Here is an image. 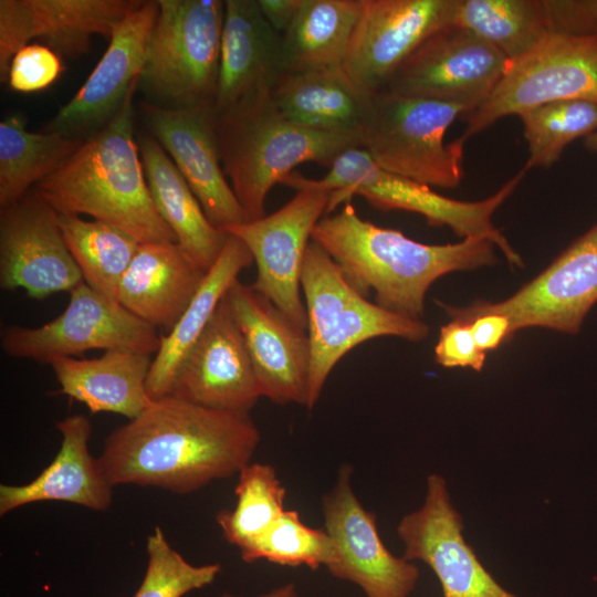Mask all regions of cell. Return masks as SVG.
Returning a JSON list of instances; mask_svg holds the SVG:
<instances>
[{"label": "cell", "instance_id": "obj_3", "mask_svg": "<svg viewBox=\"0 0 597 597\" xmlns=\"http://www.w3.org/2000/svg\"><path fill=\"white\" fill-rule=\"evenodd\" d=\"M134 88L115 116L32 189L59 214H87L139 243L177 242L148 188L134 137Z\"/></svg>", "mask_w": 597, "mask_h": 597}, {"label": "cell", "instance_id": "obj_30", "mask_svg": "<svg viewBox=\"0 0 597 597\" xmlns=\"http://www.w3.org/2000/svg\"><path fill=\"white\" fill-rule=\"evenodd\" d=\"M363 0H303L281 34L284 73L342 69Z\"/></svg>", "mask_w": 597, "mask_h": 597}, {"label": "cell", "instance_id": "obj_2", "mask_svg": "<svg viewBox=\"0 0 597 597\" xmlns=\"http://www.w3.org/2000/svg\"><path fill=\"white\" fill-rule=\"evenodd\" d=\"M312 241L327 252L360 294L373 292L379 306L416 320H421L427 291L440 276L496 262L495 245L488 239L418 242L362 219L350 201L316 223Z\"/></svg>", "mask_w": 597, "mask_h": 597}, {"label": "cell", "instance_id": "obj_41", "mask_svg": "<svg viewBox=\"0 0 597 597\" xmlns=\"http://www.w3.org/2000/svg\"><path fill=\"white\" fill-rule=\"evenodd\" d=\"M464 322L470 324L474 341L484 353L496 349L512 338L511 322L503 314L486 313Z\"/></svg>", "mask_w": 597, "mask_h": 597}, {"label": "cell", "instance_id": "obj_27", "mask_svg": "<svg viewBox=\"0 0 597 597\" xmlns=\"http://www.w3.org/2000/svg\"><path fill=\"white\" fill-rule=\"evenodd\" d=\"M371 97L343 67L284 73L271 92L274 105L289 121L334 134L362 135Z\"/></svg>", "mask_w": 597, "mask_h": 597}, {"label": "cell", "instance_id": "obj_20", "mask_svg": "<svg viewBox=\"0 0 597 597\" xmlns=\"http://www.w3.org/2000/svg\"><path fill=\"white\" fill-rule=\"evenodd\" d=\"M157 14V0H142L126 14L85 83L44 130L84 140L115 116L128 94L138 87Z\"/></svg>", "mask_w": 597, "mask_h": 597}, {"label": "cell", "instance_id": "obj_21", "mask_svg": "<svg viewBox=\"0 0 597 597\" xmlns=\"http://www.w3.org/2000/svg\"><path fill=\"white\" fill-rule=\"evenodd\" d=\"M147 126L181 172L208 220L224 232L250 221L222 168L213 107L142 105Z\"/></svg>", "mask_w": 597, "mask_h": 597}, {"label": "cell", "instance_id": "obj_32", "mask_svg": "<svg viewBox=\"0 0 597 597\" xmlns=\"http://www.w3.org/2000/svg\"><path fill=\"white\" fill-rule=\"evenodd\" d=\"M453 24L479 35L509 61L552 34L546 0H459Z\"/></svg>", "mask_w": 597, "mask_h": 597}, {"label": "cell", "instance_id": "obj_28", "mask_svg": "<svg viewBox=\"0 0 597 597\" xmlns=\"http://www.w3.org/2000/svg\"><path fill=\"white\" fill-rule=\"evenodd\" d=\"M148 188L177 243L207 272L218 260L228 234L211 224L171 158L153 136L138 143Z\"/></svg>", "mask_w": 597, "mask_h": 597}, {"label": "cell", "instance_id": "obj_6", "mask_svg": "<svg viewBox=\"0 0 597 597\" xmlns=\"http://www.w3.org/2000/svg\"><path fill=\"white\" fill-rule=\"evenodd\" d=\"M526 171L524 166L485 199L464 201L446 197L427 185L389 172L380 168L362 147H356L342 153L323 178H302L307 185L332 191L327 214L342 202H349L353 196H360L379 210H404L421 214L430 226L449 227L462 239H488L502 251L511 265L523 266L522 258L496 229L492 217L514 192Z\"/></svg>", "mask_w": 597, "mask_h": 597}, {"label": "cell", "instance_id": "obj_38", "mask_svg": "<svg viewBox=\"0 0 597 597\" xmlns=\"http://www.w3.org/2000/svg\"><path fill=\"white\" fill-rule=\"evenodd\" d=\"M62 69L60 55L52 49L29 43L12 57L7 82L15 92L33 93L51 85Z\"/></svg>", "mask_w": 597, "mask_h": 597}, {"label": "cell", "instance_id": "obj_29", "mask_svg": "<svg viewBox=\"0 0 597 597\" xmlns=\"http://www.w3.org/2000/svg\"><path fill=\"white\" fill-rule=\"evenodd\" d=\"M227 234L218 260L207 272L193 298L172 329L161 335L160 347L153 358L146 381L151 399L168 396L181 359L208 325L220 301L238 281L240 272L253 262L247 245L237 237Z\"/></svg>", "mask_w": 597, "mask_h": 597}, {"label": "cell", "instance_id": "obj_1", "mask_svg": "<svg viewBox=\"0 0 597 597\" xmlns=\"http://www.w3.org/2000/svg\"><path fill=\"white\" fill-rule=\"evenodd\" d=\"M260 441L250 413L166 396L153 399L137 418L113 430L97 460L113 486L135 484L188 494L238 474Z\"/></svg>", "mask_w": 597, "mask_h": 597}, {"label": "cell", "instance_id": "obj_16", "mask_svg": "<svg viewBox=\"0 0 597 597\" xmlns=\"http://www.w3.org/2000/svg\"><path fill=\"white\" fill-rule=\"evenodd\" d=\"M459 0H363L343 65L368 93L383 91L431 34L453 23Z\"/></svg>", "mask_w": 597, "mask_h": 597}, {"label": "cell", "instance_id": "obj_40", "mask_svg": "<svg viewBox=\"0 0 597 597\" xmlns=\"http://www.w3.org/2000/svg\"><path fill=\"white\" fill-rule=\"evenodd\" d=\"M546 3L552 34L597 35V0H546Z\"/></svg>", "mask_w": 597, "mask_h": 597}, {"label": "cell", "instance_id": "obj_22", "mask_svg": "<svg viewBox=\"0 0 597 597\" xmlns=\"http://www.w3.org/2000/svg\"><path fill=\"white\" fill-rule=\"evenodd\" d=\"M142 0H0V78L8 81L14 54L33 39L60 56L77 59L92 38L111 39Z\"/></svg>", "mask_w": 597, "mask_h": 597}, {"label": "cell", "instance_id": "obj_36", "mask_svg": "<svg viewBox=\"0 0 597 597\" xmlns=\"http://www.w3.org/2000/svg\"><path fill=\"white\" fill-rule=\"evenodd\" d=\"M248 564L260 559L281 566H306L312 570L327 567L334 556L333 542L324 528L304 524L300 513L285 510L254 543L240 551Z\"/></svg>", "mask_w": 597, "mask_h": 597}, {"label": "cell", "instance_id": "obj_25", "mask_svg": "<svg viewBox=\"0 0 597 597\" xmlns=\"http://www.w3.org/2000/svg\"><path fill=\"white\" fill-rule=\"evenodd\" d=\"M203 270L177 242L139 243L123 275L117 302L137 317L168 332L201 283Z\"/></svg>", "mask_w": 597, "mask_h": 597}, {"label": "cell", "instance_id": "obj_17", "mask_svg": "<svg viewBox=\"0 0 597 597\" xmlns=\"http://www.w3.org/2000/svg\"><path fill=\"white\" fill-rule=\"evenodd\" d=\"M83 282L54 211L33 190L0 211V287L32 298Z\"/></svg>", "mask_w": 597, "mask_h": 597}, {"label": "cell", "instance_id": "obj_35", "mask_svg": "<svg viewBox=\"0 0 597 597\" xmlns=\"http://www.w3.org/2000/svg\"><path fill=\"white\" fill-rule=\"evenodd\" d=\"M527 143V169L548 168L565 148L597 129V104L584 100L558 101L519 115Z\"/></svg>", "mask_w": 597, "mask_h": 597}, {"label": "cell", "instance_id": "obj_24", "mask_svg": "<svg viewBox=\"0 0 597 597\" xmlns=\"http://www.w3.org/2000/svg\"><path fill=\"white\" fill-rule=\"evenodd\" d=\"M62 434L59 452L31 482L0 485V515L43 501H61L104 512L113 501V485L97 458L88 451L92 425L83 415H72L56 422Z\"/></svg>", "mask_w": 597, "mask_h": 597}, {"label": "cell", "instance_id": "obj_37", "mask_svg": "<svg viewBox=\"0 0 597 597\" xmlns=\"http://www.w3.org/2000/svg\"><path fill=\"white\" fill-rule=\"evenodd\" d=\"M146 552V572L133 597H182L212 584L222 568L220 563H189L170 545L159 526L147 536Z\"/></svg>", "mask_w": 597, "mask_h": 597}, {"label": "cell", "instance_id": "obj_4", "mask_svg": "<svg viewBox=\"0 0 597 597\" xmlns=\"http://www.w3.org/2000/svg\"><path fill=\"white\" fill-rule=\"evenodd\" d=\"M226 177L250 220L265 216L270 190L301 164L329 168L344 151L362 147V135L322 133L289 121L271 96L214 114Z\"/></svg>", "mask_w": 597, "mask_h": 597}, {"label": "cell", "instance_id": "obj_18", "mask_svg": "<svg viewBox=\"0 0 597 597\" xmlns=\"http://www.w3.org/2000/svg\"><path fill=\"white\" fill-rule=\"evenodd\" d=\"M227 298L262 397L276 405L306 407L311 362L306 328L239 280L229 289Z\"/></svg>", "mask_w": 597, "mask_h": 597}, {"label": "cell", "instance_id": "obj_44", "mask_svg": "<svg viewBox=\"0 0 597 597\" xmlns=\"http://www.w3.org/2000/svg\"><path fill=\"white\" fill-rule=\"evenodd\" d=\"M585 146L591 150L597 153V129L585 137Z\"/></svg>", "mask_w": 597, "mask_h": 597}, {"label": "cell", "instance_id": "obj_23", "mask_svg": "<svg viewBox=\"0 0 597 597\" xmlns=\"http://www.w3.org/2000/svg\"><path fill=\"white\" fill-rule=\"evenodd\" d=\"M283 74L282 40L256 0H226L214 114L271 96Z\"/></svg>", "mask_w": 597, "mask_h": 597}, {"label": "cell", "instance_id": "obj_39", "mask_svg": "<svg viewBox=\"0 0 597 597\" xmlns=\"http://www.w3.org/2000/svg\"><path fill=\"white\" fill-rule=\"evenodd\" d=\"M436 362L446 368H471L481 371L486 359L472 335L468 322L452 318L441 326L434 346Z\"/></svg>", "mask_w": 597, "mask_h": 597}, {"label": "cell", "instance_id": "obj_5", "mask_svg": "<svg viewBox=\"0 0 597 597\" xmlns=\"http://www.w3.org/2000/svg\"><path fill=\"white\" fill-rule=\"evenodd\" d=\"M301 287L311 349L306 408L312 410L336 364L364 342L395 336L420 342L429 334L421 320L388 311L360 294L317 243L307 245Z\"/></svg>", "mask_w": 597, "mask_h": 597}, {"label": "cell", "instance_id": "obj_15", "mask_svg": "<svg viewBox=\"0 0 597 597\" xmlns=\"http://www.w3.org/2000/svg\"><path fill=\"white\" fill-rule=\"evenodd\" d=\"M463 528L444 478L432 473L427 478L423 504L397 525L402 557L428 565L439 579L442 597H519L488 572L467 543Z\"/></svg>", "mask_w": 597, "mask_h": 597}, {"label": "cell", "instance_id": "obj_8", "mask_svg": "<svg viewBox=\"0 0 597 597\" xmlns=\"http://www.w3.org/2000/svg\"><path fill=\"white\" fill-rule=\"evenodd\" d=\"M468 115L461 105L386 90L373 94L362 128V148L383 169L438 188H455L464 144L444 142L448 128Z\"/></svg>", "mask_w": 597, "mask_h": 597}, {"label": "cell", "instance_id": "obj_43", "mask_svg": "<svg viewBox=\"0 0 597 597\" xmlns=\"http://www.w3.org/2000/svg\"><path fill=\"white\" fill-rule=\"evenodd\" d=\"M220 597H242V596L233 595L231 593H223ZM255 597H300V594H298V589L295 583L290 582Z\"/></svg>", "mask_w": 597, "mask_h": 597}, {"label": "cell", "instance_id": "obj_10", "mask_svg": "<svg viewBox=\"0 0 597 597\" xmlns=\"http://www.w3.org/2000/svg\"><path fill=\"white\" fill-rule=\"evenodd\" d=\"M281 184L296 190L290 201L271 214L231 226L224 232L240 239L251 252L258 270L252 287L306 328L303 261L316 223L327 214L332 191L307 185L294 171Z\"/></svg>", "mask_w": 597, "mask_h": 597}, {"label": "cell", "instance_id": "obj_13", "mask_svg": "<svg viewBox=\"0 0 597 597\" xmlns=\"http://www.w3.org/2000/svg\"><path fill=\"white\" fill-rule=\"evenodd\" d=\"M509 63L489 42L452 23L426 39L384 90L458 104L469 115L490 96Z\"/></svg>", "mask_w": 597, "mask_h": 597}, {"label": "cell", "instance_id": "obj_42", "mask_svg": "<svg viewBox=\"0 0 597 597\" xmlns=\"http://www.w3.org/2000/svg\"><path fill=\"white\" fill-rule=\"evenodd\" d=\"M259 8L280 34H283L293 22L303 0H256Z\"/></svg>", "mask_w": 597, "mask_h": 597}, {"label": "cell", "instance_id": "obj_9", "mask_svg": "<svg viewBox=\"0 0 597 597\" xmlns=\"http://www.w3.org/2000/svg\"><path fill=\"white\" fill-rule=\"evenodd\" d=\"M567 100L597 104V35L549 34L510 61L490 96L463 117L467 126L459 139L465 144L503 117Z\"/></svg>", "mask_w": 597, "mask_h": 597}, {"label": "cell", "instance_id": "obj_7", "mask_svg": "<svg viewBox=\"0 0 597 597\" xmlns=\"http://www.w3.org/2000/svg\"><path fill=\"white\" fill-rule=\"evenodd\" d=\"M138 86L153 104L213 107L224 19L222 0H157Z\"/></svg>", "mask_w": 597, "mask_h": 597}, {"label": "cell", "instance_id": "obj_19", "mask_svg": "<svg viewBox=\"0 0 597 597\" xmlns=\"http://www.w3.org/2000/svg\"><path fill=\"white\" fill-rule=\"evenodd\" d=\"M168 396L214 410L250 413L262 397L227 294L181 359Z\"/></svg>", "mask_w": 597, "mask_h": 597}, {"label": "cell", "instance_id": "obj_34", "mask_svg": "<svg viewBox=\"0 0 597 597\" xmlns=\"http://www.w3.org/2000/svg\"><path fill=\"white\" fill-rule=\"evenodd\" d=\"M232 510H220L216 521L224 540L242 551L261 537L285 511V488L271 464L250 462L238 473Z\"/></svg>", "mask_w": 597, "mask_h": 597}, {"label": "cell", "instance_id": "obj_11", "mask_svg": "<svg viewBox=\"0 0 597 597\" xmlns=\"http://www.w3.org/2000/svg\"><path fill=\"white\" fill-rule=\"evenodd\" d=\"M160 338L156 327L83 281L70 292V302L56 318L39 327L7 326L1 346L12 357L50 364L90 349H127L153 356Z\"/></svg>", "mask_w": 597, "mask_h": 597}, {"label": "cell", "instance_id": "obj_26", "mask_svg": "<svg viewBox=\"0 0 597 597\" xmlns=\"http://www.w3.org/2000/svg\"><path fill=\"white\" fill-rule=\"evenodd\" d=\"M153 356L108 349L94 358L61 357L50 365L64 394L91 412H113L129 420L137 418L151 402L146 381Z\"/></svg>", "mask_w": 597, "mask_h": 597}, {"label": "cell", "instance_id": "obj_12", "mask_svg": "<svg viewBox=\"0 0 597 597\" xmlns=\"http://www.w3.org/2000/svg\"><path fill=\"white\" fill-rule=\"evenodd\" d=\"M438 303L449 316L461 321L486 313L503 314L511 322L512 337L527 327L577 334L597 303V223L506 300L467 307Z\"/></svg>", "mask_w": 597, "mask_h": 597}, {"label": "cell", "instance_id": "obj_31", "mask_svg": "<svg viewBox=\"0 0 597 597\" xmlns=\"http://www.w3.org/2000/svg\"><path fill=\"white\" fill-rule=\"evenodd\" d=\"M83 143L56 132H28L12 115L0 122V208L22 197L54 172Z\"/></svg>", "mask_w": 597, "mask_h": 597}, {"label": "cell", "instance_id": "obj_33", "mask_svg": "<svg viewBox=\"0 0 597 597\" xmlns=\"http://www.w3.org/2000/svg\"><path fill=\"white\" fill-rule=\"evenodd\" d=\"M59 222L83 281L106 297L117 301L121 280L139 242L124 230L98 220L59 214Z\"/></svg>", "mask_w": 597, "mask_h": 597}, {"label": "cell", "instance_id": "obj_14", "mask_svg": "<svg viewBox=\"0 0 597 597\" xmlns=\"http://www.w3.org/2000/svg\"><path fill=\"white\" fill-rule=\"evenodd\" d=\"M352 476V465L343 464L335 485L322 498L324 530L334 545L326 568L333 577L355 584L366 597H409L419 568L383 543L376 515L358 500Z\"/></svg>", "mask_w": 597, "mask_h": 597}]
</instances>
